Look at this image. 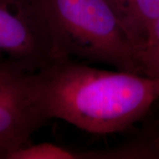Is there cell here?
Listing matches in <instances>:
<instances>
[{
    "mask_svg": "<svg viewBox=\"0 0 159 159\" xmlns=\"http://www.w3.org/2000/svg\"><path fill=\"white\" fill-rule=\"evenodd\" d=\"M29 73L0 83V159H9L30 143L46 118L31 92Z\"/></svg>",
    "mask_w": 159,
    "mask_h": 159,
    "instance_id": "277c9868",
    "label": "cell"
},
{
    "mask_svg": "<svg viewBox=\"0 0 159 159\" xmlns=\"http://www.w3.org/2000/svg\"><path fill=\"white\" fill-rule=\"evenodd\" d=\"M57 60L99 63L143 74L141 62L105 0H43Z\"/></svg>",
    "mask_w": 159,
    "mask_h": 159,
    "instance_id": "7a4b0ae2",
    "label": "cell"
},
{
    "mask_svg": "<svg viewBox=\"0 0 159 159\" xmlns=\"http://www.w3.org/2000/svg\"><path fill=\"white\" fill-rule=\"evenodd\" d=\"M25 72L18 68L7 58L0 55V83L5 82Z\"/></svg>",
    "mask_w": 159,
    "mask_h": 159,
    "instance_id": "52a82bcc",
    "label": "cell"
},
{
    "mask_svg": "<svg viewBox=\"0 0 159 159\" xmlns=\"http://www.w3.org/2000/svg\"><path fill=\"white\" fill-rule=\"evenodd\" d=\"M105 1L130 40L141 62L149 33L159 19V0Z\"/></svg>",
    "mask_w": 159,
    "mask_h": 159,
    "instance_id": "5b68a950",
    "label": "cell"
},
{
    "mask_svg": "<svg viewBox=\"0 0 159 159\" xmlns=\"http://www.w3.org/2000/svg\"><path fill=\"white\" fill-rule=\"evenodd\" d=\"M143 74L159 84V19L154 24L141 57Z\"/></svg>",
    "mask_w": 159,
    "mask_h": 159,
    "instance_id": "8992f818",
    "label": "cell"
},
{
    "mask_svg": "<svg viewBox=\"0 0 159 159\" xmlns=\"http://www.w3.org/2000/svg\"><path fill=\"white\" fill-rule=\"evenodd\" d=\"M31 92L49 119L108 135L128 130L159 100V84L143 74L109 71L71 58L29 74Z\"/></svg>",
    "mask_w": 159,
    "mask_h": 159,
    "instance_id": "6da1fadb",
    "label": "cell"
},
{
    "mask_svg": "<svg viewBox=\"0 0 159 159\" xmlns=\"http://www.w3.org/2000/svg\"><path fill=\"white\" fill-rule=\"evenodd\" d=\"M153 144L156 146V148H157L159 149V136L157 137V139L153 142Z\"/></svg>",
    "mask_w": 159,
    "mask_h": 159,
    "instance_id": "ba28073f",
    "label": "cell"
},
{
    "mask_svg": "<svg viewBox=\"0 0 159 159\" xmlns=\"http://www.w3.org/2000/svg\"><path fill=\"white\" fill-rule=\"evenodd\" d=\"M0 55L29 74L57 60L43 0H0Z\"/></svg>",
    "mask_w": 159,
    "mask_h": 159,
    "instance_id": "3957f363",
    "label": "cell"
}]
</instances>
